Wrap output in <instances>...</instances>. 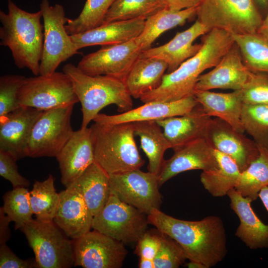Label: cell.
<instances>
[{
	"label": "cell",
	"mask_w": 268,
	"mask_h": 268,
	"mask_svg": "<svg viewBox=\"0 0 268 268\" xmlns=\"http://www.w3.org/2000/svg\"><path fill=\"white\" fill-rule=\"evenodd\" d=\"M147 218L149 224L180 245L190 261L201 263L209 268L221 262L226 256V231L218 216L211 215L199 221H188L155 209L147 215Z\"/></svg>",
	"instance_id": "cell-1"
},
{
	"label": "cell",
	"mask_w": 268,
	"mask_h": 268,
	"mask_svg": "<svg viewBox=\"0 0 268 268\" xmlns=\"http://www.w3.org/2000/svg\"><path fill=\"white\" fill-rule=\"evenodd\" d=\"M234 43L230 33L219 29L210 30L202 35L201 48L196 55L175 70L165 74L160 85L139 99L144 103L171 102L194 95L199 77L206 69L214 67Z\"/></svg>",
	"instance_id": "cell-2"
},
{
	"label": "cell",
	"mask_w": 268,
	"mask_h": 268,
	"mask_svg": "<svg viewBox=\"0 0 268 268\" xmlns=\"http://www.w3.org/2000/svg\"><path fill=\"white\" fill-rule=\"evenodd\" d=\"M7 7V13L0 10V45L9 49L17 67L39 75L44 42L41 12L26 11L11 0H8Z\"/></svg>",
	"instance_id": "cell-3"
},
{
	"label": "cell",
	"mask_w": 268,
	"mask_h": 268,
	"mask_svg": "<svg viewBox=\"0 0 268 268\" xmlns=\"http://www.w3.org/2000/svg\"><path fill=\"white\" fill-rule=\"evenodd\" d=\"M63 70L70 78L81 105V129L87 128L99 112L109 105H115L121 113L133 109L132 97L124 80L108 75H89L71 63L65 65Z\"/></svg>",
	"instance_id": "cell-4"
},
{
	"label": "cell",
	"mask_w": 268,
	"mask_h": 268,
	"mask_svg": "<svg viewBox=\"0 0 268 268\" xmlns=\"http://www.w3.org/2000/svg\"><path fill=\"white\" fill-rule=\"evenodd\" d=\"M89 128L95 161L109 174L138 169L143 165L133 123L103 125L94 122Z\"/></svg>",
	"instance_id": "cell-5"
},
{
	"label": "cell",
	"mask_w": 268,
	"mask_h": 268,
	"mask_svg": "<svg viewBox=\"0 0 268 268\" xmlns=\"http://www.w3.org/2000/svg\"><path fill=\"white\" fill-rule=\"evenodd\" d=\"M197 17L209 30L237 34L257 33L264 19L253 0H202Z\"/></svg>",
	"instance_id": "cell-6"
},
{
	"label": "cell",
	"mask_w": 268,
	"mask_h": 268,
	"mask_svg": "<svg viewBox=\"0 0 268 268\" xmlns=\"http://www.w3.org/2000/svg\"><path fill=\"white\" fill-rule=\"evenodd\" d=\"M32 249L37 268H69L74 266L73 240L53 222L32 219L20 229Z\"/></svg>",
	"instance_id": "cell-7"
},
{
	"label": "cell",
	"mask_w": 268,
	"mask_h": 268,
	"mask_svg": "<svg viewBox=\"0 0 268 268\" xmlns=\"http://www.w3.org/2000/svg\"><path fill=\"white\" fill-rule=\"evenodd\" d=\"M40 10L44 22V42L39 75H49L62 63L80 52L66 30L68 18L63 5H51L48 0H42Z\"/></svg>",
	"instance_id": "cell-8"
},
{
	"label": "cell",
	"mask_w": 268,
	"mask_h": 268,
	"mask_svg": "<svg viewBox=\"0 0 268 268\" xmlns=\"http://www.w3.org/2000/svg\"><path fill=\"white\" fill-rule=\"evenodd\" d=\"M147 215L110 195L104 206L93 216L92 228L124 244L137 242L147 231Z\"/></svg>",
	"instance_id": "cell-9"
},
{
	"label": "cell",
	"mask_w": 268,
	"mask_h": 268,
	"mask_svg": "<svg viewBox=\"0 0 268 268\" xmlns=\"http://www.w3.org/2000/svg\"><path fill=\"white\" fill-rule=\"evenodd\" d=\"M17 98L20 106L42 111L79 102L70 78L65 72L57 71L25 77L19 88Z\"/></svg>",
	"instance_id": "cell-10"
},
{
	"label": "cell",
	"mask_w": 268,
	"mask_h": 268,
	"mask_svg": "<svg viewBox=\"0 0 268 268\" xmlns=\"http://www.w3.org/2000/svg\"><path fill=\"white\" fill-rule=\"evenodd\" d=\"M73 106L43 111L31 131L26 156L56 157L73 132L71 125Z\"/></svg>",
	"instance_id": "cell-11"
},
{
	"label": "cell",
	"mask_w": 268,
	"mask_h": 268,
	"mask_svg": "<svg viewBox=\"0 0 268 268\" xmlns=\"http://www.w3.org/2000/svg\"><path fill=\"white\" fill-rule=\"evenodd\" d=\"M110 195L148 215L160 209L162 196L158 175L138 169L109 174Z\"/></svg>",
	"instance_id": "cell-12"
},
{
	"label": "cell",
	"mask_w": 268,
	"mask_h": 268,
	"mask_svg": "<svg viewBox=\"0 0 268 268\" xmlns=\"http://www.w3.org/2000/svg\"><path fill=\"white\" fill-rule=\"evenodd\" d=\"M135 38L103 45L98 51L84 56L77 67L89 75H108L125 81L142 52Z\"/></svg>",
	"instance_id": "cell-13"
},
{
	"label": "cell",
	"mask_w": 268,
	"mask_h": 268,
	"mask_svg": "<svg viewBox=\"0 0 268 268\" xmlns=\"http://www.w3.org/2000/svg\"><path fill=\"white\" fill-rule=\"evenodd\" d=\"M74 267L120 268L127 255L124 244L93 230L73 240Z\"/></svg>",
	"instance_id": "cell-14"
},
{
	"label": "cell",
	"mask_w": 268,
	"mask_h": 268,
	"mask_svg": "<svg viewBox=\"0 0 268 268\" xmlns=\"http://www.w3.org/2000/svg\"><path fill=\"white\" fill-rule=\"evenodd\" d=\"M204 138L214 150L231 158L240 171L245 170L259 155L257 143L236 131L225 121L215 117L209 121Z\"/></svg>",
	"instance_id": "cell-15"
},
{
	"label": "cell",
	"mask_w": 268,
	"mask_h": 268,
	"mask_svg": "<svg viewBox=\"0 0 268 268\" xmlns=\"http://www.w3.org/2000/svg\"><path fill=\"white\" fill-rule=\"evenodd\" d=\"M218 165L214 149L204 138L197 139L176 149L170 158L165 160L158 176L159 186L182 172L212 171Z\"/></svg>",
	"instance_id": "cell-16"
},
{
	"label": "cell",
	"mask_w": 268,
	"mask_h": 268,
	"mask_svg": "<svg viewBox=\"0 0 268 268\" xmlns=\"http://www.w3.org/2000/svg\"><path fill=\"white\" fill-rule=\"evenodd\" d=\"M43 111L20 106L0 117V150L16 160L26 157V150L33 126Z\"/></svg>",
	"instance_id": "cell-17"
},
{
	"label": "cell",
	"mask_w": 268,
	"mask_h": 268,
	"mask_svg": "<svg viewBox=\"0 0 268 268\" xmlns=\"http://www.w3.org/2000/svg\"><path fill=\"white\" fill-rule=\"evenodd\" d=\"M252 72L244 63L235 43L212 70L199 77L195 92L213 89L241 90Z\"/></svg>",
	"instance_id": "cell-18"
},
{
	"label": "cell",
	"mask_w": 268,
	"mask_h": 268,
	"mask_svg": "<svg viewBox=\"0 0 268 268\" xmlns=\"http://www.w3.org/2000/svg\"><path fill=\"white\" fill-rule=\"evenodd\" d=\"M56 158L61 183L67 188L95 161L90 128L73 131Z\"/></svg>",
	"instance_id": "cell-19"
},
{
	"label": "cell",
	"mask_w": 268,
	"mask_h": 268,
	"mask_svg": "<svg viewBox=\"0 0 268 268\" xmlns=\"http://www.w3.org/2000/svg\"><path fill=\"white\" fill-rule=\"evenodd\" d=\"M198 104L194 95L171 102L150 101L119 114L109 115L99 113L93 121L103 125L156 121L185 115L191 111Z\"/></svg>",
	"instance_id": "cell-20"
},
{
	"label": "cell",
	"mask_w": 268,
	"mask_h": 268,
	"mask_svg": "<svg viewBox=\"0 0 268 268\" xmlns=\"http://www.w3.org/2000/svg\"><path fill=\"white\" fill-rule=\"evenodd\" d=\"M59 194L53 222L70 239L79 238L90 231L93 215L83 197L76 190L67 188Z\"/></svg>",
	"instance_id": "cell-21"
},
{
	"label": "cell",
	"mask_w": 268,
	"mask_h": 268,
	"mask_svg": "<svg viewBox=\"0 0 268 268\" xmlns=\"http://www.w3.org/2000/svg\"><path fill=\"white\" fill-rule=\"evenodd\" d=\"M209 30L197 19L190 27L182 32H178L168 42L143 51L140 57L154 58L162 60L168 65L167 73L171 72L182 63L200 51L202 46L201 43L194 44V42Z\"/></svg>",
	"instance_id": "cell-22"
},
{
	"label": "cell",
	"mask_w": 268,
	"mask_h": 268,
	"mask_svg": "<svg viewBox=\"0 0 268 268\" xmlns=\"http://www.w3.org/2000/svg\"><path fill=\"white\" fill-rule=\"evenodd\" d=\"M211 119L198 104L190 112L179 116L156 121L174 151L200 138H204Z\"/></svg>",
	"instance_id": "cell-23"
},
{
	"label": "cell",
	"mask_w": 268,
	"mask_h": 268,
	"mask_svg": "<svg viewBox=\"0 0 268 268\" xmlns=\"http://www.w3.org/2000/svg\"><path fill=\"white\" fill-rule=\"evenodd\" d=\"M227 195L231 209L240 221L235 236L251 249L268 248V224L263 223L254 211L251 204L253 201L235 189L230 190Z\"/></svg>",
	"instance_id": "cell-24"
},
{
	"label": "cell",
	"mask_w": 268,
	"mask_h": 268,
	"mask_svg": "<svg viewBox=\"0 0 268 268\" xmlns=\"http://www.w3.org/2000/svg\"><path fill=\"white\" fill-rule=\"evenodd\" d=\"M145 21L134 19L114 21L70 36L78 50L92 46L121 43L137 37L144 28Z\"/></svg>",
	"instance_id": "cell-25"
},
{
	"label": "cell",
	"mask_w": 268,
	"mask_h": 268,
	"mask_svg": "<svg viewBox=\"0 0 268 268\" xmlns=\"http://www.w3.org/2000/svg\"><path fill=\"white\" fill-rule=\"evenodd\" d=\"M194 96L208 116L219 118L236 131L244 133L241 119L244 103L239 90L230 93L198 91Z\"/></svg>",
	"instance_id": "cell-26"
},
{
	"label": "cell",
	"mask_w": 268,
	"mask_h": 268,
	"mask_svg": "<svg viewBox=\"0 0 268 268\" xmlns=\"http://www.w3.org/2000/svg\"><path fill=\"white\" fill-rule=\"evenodd\" d=\"M68 188L81 195L94 216L104 206L110 196L109 174L95 161Z\"/></svg>",
	"instance_id": "cell-27"
},
{
	"label": "cell",
	"mask_w": 268,
	"mask_h": 268,
	"mask_svg": "<svg viewBox=\"0 0 268 268\" xmlns=\"http://www.w3.org/2000/svg\"><path fill=\"white\" fill-rule=\"evenodd\" d=\"M167 68V64L161 60L140 57L124 81L132 98L140 99L157 88L161 84Z\"/></svg>",
	"instance_id": "cell-28"
},
{
	"label": "cell",
	"mask_w": 268,
	"mask_h": 268,
	"mask_svg": "<svg viewBox=\"0 0 268 268\" xmlns=\"http://www.w3.org/2000/svg\"><path fill=\"white\" fill-rule=\"evenodd\" d=\"M199 6L180 10L165 8L150 16L145 20L141 33L135 38L137 44L142 51L150 48L164 32L196 17Z\"/></svg>",
	"instance_id": "cell-29"
},
{
	"label": "cell",
	"mask_w": 268,
	"mask_h": 268,
	"mask_svg": "<svg viewBox=\"0 0 268 268\" xmlns=\"http://www.w3.org/2000/svg\"><path fill=\"white\" fill-rule=\"evenodd\" d=\"M133 124L134 134L139 136L140 147L148 160V171L158 176L165 161L164 153L171 148V145L156 121H139Z\"/></svg>",
	"instance_id": "cell-30"
},
{
	"label": "cell",
	"mask_w": 268,
	"mask_h": 268,
	"mask_svg": "<svg viewBox=\"0 0 268 268\" xmlns=\"http://www.w3.org/2000/svg\"><path fill=\"white\" fill-rule=\"evenodd\" d=\"M214 150L218 167L214 170L202 171L200 180L204 189L212 196L221 197L227 195L230 190L235 189L241 172L231 158Z\"/></svg>",
	"instance_id": "cell-31"
},
{
	"label": "cell",
	"mask_w": 268,
	"mask_h": 268,
	"mask_svg": "<svg viewBox=\"0 0 268 268\" xmlns=\"http://www.w3.org/2000/svg\"><path fill=\"white\" fill-rule=\"evenodd\" d=\"M165 8H167L165 0H116L107 12L103 24L117 21L146 20Z\"/></svg>",
	"instance_id": "cell-32"
},
{
	"label": "cell",
	"mask_w": 268,
	"mask_h": 268,
	"mask_svg": "<svg viewBox=\"0 0 268 268\" xmlns=\"http://www.w3.org/2000/svg\"><path fill=\"white\" fill-rule=\"evenodd\" d=\"M231 34L248 69L268 75V39L257 33Z\"/></svg>",
	"instance_id": "cell-33"
},
{
	"label": "cell",
	"mask_w": 268,
	"mask_h": 268,
	"mask_svg": "<svg viewBox=\"0 0 268 268\" xmlns=\"http://www.w3.org/2000/svg\"><path fill=\"white\" fill-rule=\"evenodd\" d=\"M54 182V177L49 174L43 181H35L30 192L32 212L38 221H53L60 201V194L56 192Z\"/></svg>",
	"instance_id": "cell-34"
},
{
	"label": "cell",
	"mask_w": 268,
	"mask_h": 268,
	"mask_svg": "<svg viewBox=\"0 0 268 268\" xmlns=\"http://www.w3.org/2000/svg\"><path fill=\"white\" fill-rule=\"evenodd\" d=\"M259 156L241 173L235 189L253 201L262 188L268 185V149L258 145Z\"/></svg>",
	"instance_id": "cell-35"
},
{
	"label": "cell",
	"mask_w": 268,
	"mask_h": 268,
	"mask_svg": "<svg viewBox=\"0 0 268 268\" xmlns=\"http://www.w3.org/2000/svg\"><path fill=\"white\" fill-rule=\"evenodd\" d=\"M116 0H86L79 15L68 18L65 27L67 33L75 35L102 25L104 17Z\"/></svg>",
	"instance_id": "cell-36"
},
{
	"label": "cell",
	"mask_w": 268,
	"mask_h": 268,
	"mask_svg": "<svg viewBox=\"0 0 268 268\" xmlns=\"http://www.w3.org/2000/svg\"><path fill=\"white\" fill-rule=\"evenodd\" d=\"M241 123L259 146L268 149V105L244 104Z\"/></svg>",
	"instance_id": "cell-37"
},
{
	"label": "cell",
	"mask_w": 268,
	"mask_h": 268,
	"mask_svg": "<svg viewBox=\"0 0 268 268\" xmlns=\"http://www.w3.org/2000/svg\"><path fill=\"white\" fill-rule=\"evenodd\" d=\"M4 213L14 222L15 230L21 229L32 218L33 214L27 188H17L6 192L3 196Z\"/></svg>",
	"instance_id": "cell-38"
},
{
	"label": "cell",
	"mask_w": 268,
	"mask_h": 268,
	"mask_svg": "<svg viewBox=\"0 0 268 268\" xmlns=\"http://www.w3.org/2000/svg\"><path fill=\"white\" fill-rule=\"evenodd\" d=\"M161 243L153 260L155 268H178L187 259L180 245L168 235L161 232Z\"/></svg>",
	"instance_id": "cell-39"
},
{
	"label": "cell",
	"mask_w": 268,
	"mask_h": 268,
	"mask_svg": "<svg viewBox=\"0 0 268 268\" xmlns=\"http://www.w3.org/2000/svg\"><path fill=\"white\" fill-rule=\"evenodd\" d=\"M25 77L17 74H5L0 77V117L20 106L17 94Z\"/></svg>",
	"instance_id": "cell-40"
},
{
	"label": "cell",
	"mask_w": 268,
	"mask_h": 268,
	"mask_svg": "<svg viewBox=\"0 0 268 268\" xmlns=\"http://www.w3.org/2000/svg\"><path fill=\"white\" fill-rule=\"evenodd\" d=\"M239 90L244 104L268 105V75L252 72L246 84Z\"/></svg>",
	"instance_id": "cell-41"
},
{
	"label": "cell",
	"mask_w": 268,
	"mask_h": 268,
	"mask_svg": "<svg viewBox=\"0 0 268 268\" xmlns=\"http://www.w3.org/2000/svg\"><path fill=\"white\" fill-rule=\"evenodd\" d=\"M16 161L8 152L0 150V175L10 182L13 189L27 188L30 183L18 172Z\"/></svg>",
	"instance_id": "cell-42"
},
{
	"label": "cell",
	"mask_w": 268,
	"mask_h": 268,
	"mask_svg": "<svg viewBox=\"0 0 268 268\" xmlns=\"http://www.w3.org/2000/svg\"><path fill=\"white\" fill-rule=\"evenodd\" d=\"M136 243L135 253L139 258L153 260L161 245V232L157 229L156 233L147 230Z\"/></svg>",
	"instance_id": "cell-43"
},
{
	"label": "cell",
	"mask_w": 268,
	"mask_h": 268,
	"mask_svg": "<svg viewBox=\"0 0 268 268\" xmlns=\"http://www.w3.org/2000/svg\"><path fill=\"white\" fill-rule=\"evenodd\" d=\"M37 268L34 260H24L18 257L7 246L0 245V268Z\"/></svg>",
	"instance_id": "cell-44"
},
{
	"label": "cell",
	"mask_w": 268,
	"mask_h": 268,
	"mask_svg": "<svg viewBox=\"0 0 268 268\" xmlns=\"http://www.w3.org/2000/svg\"><path fill=\"white\" fill-rule=\"evenodd\" d=\"M10 219L4 213L2 206L0 207V245L5 244L10 237L9 224Z\"/></svg>",
	"instance_id": "cell-45"
},
{
	"label": "cell",
	"mask_w": 268,
	"mask_h": 268,
	"mask_svg": "<svg viewBox=\"0 0 268 268\" xmlns=\"http://www.w3.org/2000/svg\"><path fill=\"white\" fill-rule=\"evenodd\" d=\"M167 8L173 10H180L198 6L202 0H165Z\"/></svg>",
	"instance_id": "cell-46"
},
{
	"label": "cell",
	"mask_w": 268,
	"mask_h": 268,
	"mask_svg": "<svg viewBox=\"0 0 268 268\" xmlns=\"http://www.w3.org/2000/svg\"><path fill=\"white\" fill-rule=\"evenodd\" d=\"M257 33L268 39V10Z\"/></svg>",
	"instance_id": "cell-47"
},
{
	"label": "cell",
	"mask_w": 268,
	"mask_h": 268,
	"mask_svg": "<svg viewBox=\"0 0 268 268\" xmlns=\"http://www.w3.org/2000/svg\"><path fill=\"white\" fill-rule=\"evenodd\" d=\"M264 18L268 10V0H253Z\"/></svg>",
	"instance_id": "cell-48"
},
{
	"label": "cell",
	"mask_w": 268,
	"mask_h": 268,
	"mask_svg": "<svg viewBox=\"0 0 268 268\" xmlns=\"http://www.w3.org/2000/svg\"><path fill=\"white\" fill-rule=\"evenodd\" d=\"M259 197L268 211V185L261 189L259 194Z\"/></svg>",
	"instance_id": "cell-49"
},
{
	"label": "cell",
	"mask_w": 268,
	"mask_h": 268,
	"mask_svg": "<svg viewBox=\"0 0 268 268\" xmlns=\"http://www.w3.org/2000/svg\"><path fill=\"white\" fill-rule=\"evenodd\" d=\"M138 267L139 268H155L153 260L145 258H139Z\"/></svg>",
	"instance_id": "cell-50"
},
{
	"label": "cell",
	"mask_w": 268,
	"mask_h": 268,
	"mask_svg": "<svg viewBox=\"0 0 268 268\" xmlns=\"http://www.w3.org/2000/svg\"><path fill=\"white\" fill-rule=\"evenodd\" d=\"M187 267L189 268H206L203 264L193 261H190L187 264Z\"/></svg>",
	"instance_id": "cell-51"
}]
</instances>
